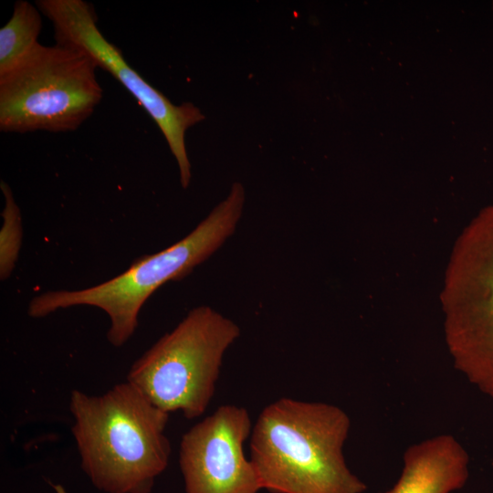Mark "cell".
Returning a JSON list of instances; mask_svg holds the SVG:
<instances>
[{
  "instance_id": "6da1fadb",
  "label": "cell",
  "mask_w": 493,
  "mask_h": 493,
  "mask_svg": "<svg viewBox=\"0 0 493 493\" xmlns=\"http://www.w3.org/2000/svg\"><path fill=\"white\" fill-rule=\"evenodd\" d=\"M71 432L81 468L106 493H151L167 467L169 414L128 381L100 395L73 390Z\"/></svg>"
},
{
  "instance_id": "5b68a950",
  "label": "cell",
  "mask_w": 493,
  "mask_h": 493,
  "mask_svg": "<svg viewBox=\"0 0 493 493\" xmlns=\"http://www.w3.org/2000/svg\"><path fill=\"white\" fill-rule=\"evenodd\" d=\"M97 68L79 49L37 44L14 68L0 76V131L77 130L102 100Z\"/></svg>"
},
{
  "instance_id": "3957f363",
  "label": "cell",
  "mask_w": 493,
  "mask_h": 493,
  "mask_svg": "<svg viewBox=\"0 0 493 493\" xmlns=\"http://www.w3.org/2000/svg\"><path fill=\"white\" fill-rule=\"evenodd\" d=\"M245 197L243 185L234 183L227 197L175 244L135 259L124 272L93 287L49 290L37 295L28 304L27 314L43 318L61 309L96 307L109 316V342L115 347L122 346L135 332L139 312L149 297L166 282L189 275L234 233Z\"/></svg>"
},
{
  "instance_id": "7a4b0ae2",
  "label": "cell",
  "mask_w": 493,
  "mask_h": 493,
  "mask_svg": "<svg viewBox=\"0 0 493 493\" xmlns=\"http://www.w3.org/2000/svg\"><path fill=\"white\" fill-rule=\"evenodd\" d=\"M351 427L340 407L280 398L252 427L250 461L261 489L271 493H363L348 467L343 446Z\"/></svg>"
},
{
  "instance_id": "ba28073f",
  "label": "cell",
  "mask_w": 493,
  "mask_h": 493,
  "mask_svg": "<svg viewBox=\"0 0 493 493\" xmlns=\"http://www.w3.org/2000/svg\"><path fill=\"white\" fill-rule=\"evenodd\" d=\"M467 246L463 299L450 336L458 369L493 399V206L479 216Z\"/></svg>"
},
{
  "instance_id": "8992f818",
  "label": "cell",
  "mask_w": 493,
  "mask_h": 493,
  "mask_svg": "<svg viewBox=\"0 0 493 493\" xmlns=\"http://www.w3.org/2000/svg\"><path fill=\"white\" fill-rule=\"evenodd\" d=\"M36 5L51 22L57 44L86 53L98 68L115 78L151 116L176 160L182 187L187 188L191 180V163L185 133L205 120L200 109L191 102L172 103L132 68L121 51L99 29L98 17L90 4L83 0H37Z\"/></svg>"
},
{
  "instance_id": "277c9868",
  "label": "cell",
  "mask_w": 493,
  "mask_h": 493,
  "mask_svg": "<svg viewBox=\"0 0 493 493\" xmlns=\"http://www.w3.org/2000/svg\"><path fill=\"white\" fill-rule=\"evenodd\" d=\"M239 327L209 306H199L131 366L127 379L155 406L194 419L215 393L225 352Z\"/></svg>"
},
{
  "instance_id": "30bf717a",
  "label": "cell",
  "mask_w": 493,
  "mask_h": 493,
  "mask_svg": "<svg viewBox=\"0 0 493 493\" xmlns=\"http://www.w3.org/2000/svg\"><path fill=\"white\" fill-rule=\"evenodd\" d=\"M41 12L26 0L15 3L13 14L0 30V76L22 61L39 42Z\"/></svg>"
},
{
  "instance_id": "8fae6325",
  "label": "cell",
  "mask_w": 493,
  "mask_h": 493,
  "mask_svg": "<svg viewBox=\"0 0 493 493\" xmlns=\"http://www.w3.org/2000/svg\"><path fill=\"white\" fill-rule=\"evenodd\" d=\"M0 188L5 199L0 230V278L4 280L10 277L18 259L23 229L20 209L11 187L1 181Z\"/></svg>"
},
{
  "instance_id": "9c48e42d",
  "label": "cell",
  "mask_w": 493,
  "mask_h": 493,
  "mask_svg": "<svg viewBox=\"0 0 493 493\" xmlns=\"http://www.w3.org/2000/svg\"><path fill=\"white\" fill-rule=\"evenodd\" d=\"M468 455L451 435H440L410 446L404 467L386 493H452L468 477Z\"/></svg>"
},
{
  "instance_id": "52a82bcc",
  "label": "cell",
  "mask_w": 493,
  "mask_h": 493,
  "mask_svg": "<svg viewBox=\"0 0 493 493\" xmlns=\"http://www.w3.org/2000/svg\"><path fill=\"white\" fill-rule=\"evenodd\" d=\"M252 427L247 410L233 404L191 427L179 448L185 493H257L261 486L243 449Z\"/></svg>"
}]
</instances>
